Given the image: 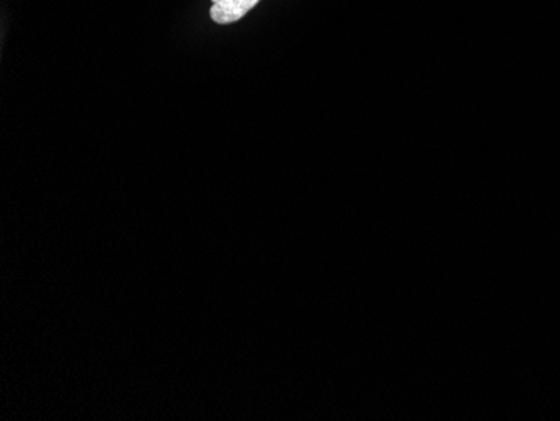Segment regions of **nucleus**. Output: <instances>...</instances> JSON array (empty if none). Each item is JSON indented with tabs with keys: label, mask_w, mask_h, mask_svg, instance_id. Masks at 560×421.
Masks as SVG:
<instances>
[{
	"label": "nucleus",
	"mask_w": 560,
	"mask_h": 421,
	"mask_svg": "<svg viewBox=\"0 0 560 421\" xmlns=\"http://www.w3.org/2000/svg\"><path fill=\"white\" fill-rule=\"evenodd\" d=\"M260 0H212L210 15L219 24H232L241 21Z\"/></svg>",
	"instance_id": "f257e3e1"
}]
</instances>
